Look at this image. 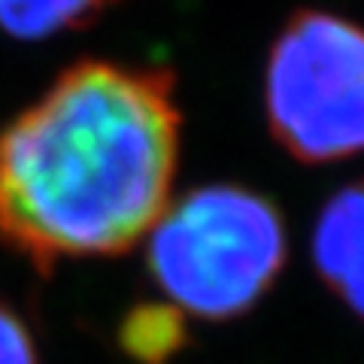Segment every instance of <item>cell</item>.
<instances>
[{
    "label": "cell",
    "instance_id": "cell-1",
    "mask_svg": "<svg viewBox=\"0 0 364 364\" xmlns=\"http://www.w3.org/2000/svg\"><path fill=\"white\" fill-rule=\"evenodd\" d=\"M179 136L170 70H64L0 134V240L40 270L128 252L170 203Z\"/></svg>",
    "mask_w": 364,
    "mask_h": 364
},
{
    "label": "cell",
    "instance_id": "cell-2",
    "mask_svg": "<svg viewBox=\"0 0 364 364\" xmlns=\"http://www.w3.org/2000/svg\"><path fill=\"white\" fill-rule=\"evenodd\" d=\"M149 237V273L176 310L225 322L273 289L289 252L273 200L243 186H203L170 200Z\"/></svg>",
    "mask_w": 364,
    "mask_h": 364
},
{
    "label": "cell",
    "instance_id": "cell-3",
    "mask_svg": "<svg viewBox=\"0 0 364 364\" xmlns=\"http://www.w3.org/2000/svg\"><path fill=\"white\" fill-rule=\"evenodd\" d=\"M264 109L273 140L304 164L364 155V28L294 13L270 46Z\"/></svg>",
    "mask_w": 364,
    "mask_h": 364
},
{
    "label": "cell",
    "instance_id": "cell-4",
    "mask_svg": "<svg viewBox=\"0 0 364 364\" xmlns=\"http://www.w3.org/2000/svg\"><path fill=\"white\" fill-rule=\"evenodd\" d=\"M318 279L349 313L364 318V179L349 182L322 207L313 231Z\"/></svg>",
    "mask_w": 364,
    "mask_h": 364
},
{
    "label": "cell",
    "instance_id": "cell-5",
    "mask_svg": "<svg viewBox=\"0 0 364 364\" xmlns=\"http://www.w3.org/2000/svg\"><path fill=\"white\" fill-rule=\"evenodd\" d=\"M186 313L167 301L136 304L122 318L119 343L136 364H167L186 346Z\"/></svg>",
    "mask_w": 364,
    "mask_h": 364
},
{
    "label": "cell",
    "instance_id": "cell-6",
    "mask_svg": "<svg viewBox=\"0 0 364 364\" xmlns=\"http://www.w3.org/2000/svg\"><path fill=\"white\" fill-rule=\"evenodd\" d=\"M119 0H0V28L18 40H43L82 28Z\"/></svg>",
    "mask_w": 364,
    "mask_h": 364
},
{
    "label": "cell",
    "instance_id": "cell-7",
    "mask_svg": "<svg viewBox=\"0 0 364 364\" xmlns=\"http://www.w3.org/2000/svg\"><path fill=\"white\" fill-rule=\"evenodd\" d=\"M0 364H40L31 331L4 304H0Z\"/></svg>",
    "mask_w": 364,
    "mask_h": 364
}]
</instances>
